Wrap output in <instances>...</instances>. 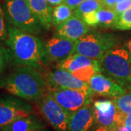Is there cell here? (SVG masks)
Masks as SVG:
<instances>
[{
	"label": "cell",
	"mask_w": 131,
	"mask_h": 131,
	"mask_svg": "<svg viewBox=\"0 0 131 131\" xmlns=\"http://www.w3.org/2000/svg\"><path fill=\"white\" fill-rule=\"evenodd\" d=\"M130 8H131V0H122L120 2L117 3L114 9L119 16Z\"/></svg>",
	"instance_id": "cell-26"
},
{
	"label": "cell",
	"mask_w": 131,
	"mask_h": 131,
	"mask_svg": "<svg viewBox=\"0 0 131 131\" xmlns=\"http://www.w3.org/2000/svg\"><path fill=\"white\" fill-rule=\"evenodd\" d=\"M6 44L13 56V63L31 66L42 71L48 63L45 43L36 35L19 29L7 22Z\"/></svg>",
	"instance_id": "cell-1"
},
{
	"label": "cell",
	"mask_w": 131,
	"mask_h": 131,
	"mask_svg": "<svg viewBox=\"0 0 131 131\" xmlns=\"http://www.w3.org/2000/svg\"><path fill=\"white\" fill-rule=\"evenodd\" d=\"M50 93L69 117L93 101V95L80 90L56 88L50 90Z\"/></svg>",
	"instance_id": "cell-6"
},
{
	"label": "cell",
	"mask_w": 131,
	"mask_h": 131,
	"mask_svg": "<svg viewBox=\"0 0 131 131\" xmlns=\"http://www.w3.org/2000/svg\"><path fill=\"white\" fill-rule=\"evenodd\" d=\"M93 105L96 124L106 127L111 131H116L122 125L125 115L117 109L113 100H98Z\"/></svg>",
	"instance_id": "cell-8"
},
{
	"label": "cell",
	"mask_w": 131,
	"mask_h": 131,
	"mask_svg": "<svg viewBox=\"0 0 131 131\" xmlns=\"http://www.w3.org/2000/svg\"><path fill=\"white\" fill-rule=\"evenodd\" d=\"M113 28L117 30H131V8L127 9L118 16Z\"/></svg>",
	"instance_id": "cell-23"
},
{
	"label": "cell",
	"mask_w": 131,
	"mask_h": 131,
	"mask_svg": "<svg viewBox=\"0 0 131 131\" xmlns=\"http://www.w3.org/2000/svg\"><path fill=\"white\" fill-rule=\"evenodd\" d=\"M32 12L41 22L43 28L49 30L52 24V13L53 9L47 0H27Z\"/></svg>",
	"instance_id": "cell-18"
},
{
	"label": "cell",
	"mask_w": 131,
	"mask_h": 131,
	"mask_svg": "<svg viewBox=\"0 0 131 131\" xmlns=\"http://www.w3.org/2000/svg\"><path fill=\"white\" fill-rule=\"evenodd\" d=\"M121 1H122V0H116V2H117V3H119V2H120Z\"/></svg>",
	"instance_id": "cell-33"
},
{
	"label": "cell",
	"mask_w": 131,
	"mask_h": 131,
	"mask_svg": "<svg viewBox=\"0 0 131 131\" xmlns=\"http://www.w3.org/2000/svg\"><path fill=\"white\" fill-rule=\"evenodd\" d=\"M5 88L18 98L37 102L47 93L48 84L40 71L31 66H19L7 77Z\"/></svg>",
	"instance_id": "cell-2"
},
{
	"label": "cell",
	"mask_w": 131,
	"mask_h": 131,
	"mask_svg": "<svg viewBox=\"0 0 131 131\" xmlns=\"http://www.w3.org/2000/svg\"><path fill=\"white\" fill-rule=\"evenodd\" d=\"M98 62L101 73L125 90H131V60L125 47H115L109 50Z\"/></svg>",
	"instance_id": "cell-3"
},
{
	"label": "cell",
	"mask_w": 131,
	"mask_h": 131,
	"mask_svg": "<svg viewBox=\"0 0 131 131\" xmlns=\"http://www.w3.org/2000/svg\"><path fill=\"white\" fill-rule=\"evenodd\" d=\"M6 80H7V77L0 76V88H5V84H6Z\"/></svg>",
	"instance_id": "cell-31"
},
{
	"label": "cell",
	"mask_w": 131,
	"mask_h": 131,
	"mask_svg": "<svg viewBox=\"0 0 131 131\" xmlns=\"http://www.w3.org/2000/svg\"><path fill=\"white\" fill-rule=\"evenodd\" d=\"M95 124L93 105L90 103L69 117L68 131H89Z\"/></svg>",
	"instance_id": "cell-14"
},
{
	"label": "cell",
	"mask_w": 131,
	"mask_h": 131,
	"mask_svg": "<svg viewBox=\"0 0 131 131\" xmlns=\"http://www.w3.org/2000/svg\"><path fill=\"white\" fill-rule=\"evenodd\" d=\"M75 42L54 37L45 42L48 62L60 63L74 53Z\"/></svg>",
	"instance_id": "cell-12"
},
{
	"label": "cell",
	"mask_w": 131,
	"mask_h": 131,
	"mask_svg": "<svg viewBox=\"0 0 131 131\" xmlns=\"http://www.w3.org/2000/svg\"><path fill=\"white\" fill-rule=\"evenodd\" d=\"M118 43V37L113 34L88 32L75 42L74 53L100 60L107 52L117 47Z\"/></svg>",
	"instance_id": "cell-5"
},
{
	"label": "cell",
	"mask_w": 131,
	"mask_h": 131,
	"mask_svg": "<svg viewBox=\"0 0 131 131\" xmlns=\"http://www.w3.org/2000/svg\"><path fill=\"white\" fill-rule=\"evenodd\" d=\"M7 38V27L5 23V15L2 7L0 5V44L6 42Z\"/></svg>",
	"instance_id": "cell-25"
},
{
	"label": "cell",
	"mask_w": 131,
	"mask_h": 131,
	"mask_svg": "<svg viewBox=\"0 0 131 131\" xmlns=\"http://www.w3.org/2000/svg\"><path fill=\"white\" fill-rule=\"evenodd\" d=\"M87 66H95L99 68L98 60L93 59L80 54L74 53L66 60L58 63L57 68L73 73L75 71Z\"/></svg>",
	"instance_id": "cell-17"
},
{
	"label": "cell",
	"mask_w": 131,
	"mask_h": 131,
	"mask_svg": "<svg viewBox=\"0 0 131 131\" xmlns=\"http://www.w3.org/2000/svg\"><path fill=\"white\" fill-rule=\"evenodd\" d=\"M125 49H126V50L128 52V53H129V56L130 57V60H131V39L129 41V42L127 43L126 45H125Z\"/></svg>",
	"instance_id": "cell-32"
},
{
	"label": "cell",
	"mask_w": 131,
	"mask_h": 131,
	"mask_svg": "<svg viewBox=\"0 0 131 131\" xmlns=\"http://www.w3.org/2000/svg\"><path fill=\"white\" fill-rule=\"evenodd\" d=\"M33 112L30 103L18 97L0 98V130L15 120L26 117Z\"/></svg>",
	"instance_id": "cell-9"
},
{
	"label": "cell",
	"mask_w": 131,
	"mask_h": 131,
	"mask_svg": "<svg viewBox=\"0 0 131 131\" xmlns=\"http://www.w3.org/2000/svg\"><path fill=\"white\" fill-rule=\"evenodd\" d=\"M103 7L100 0H84L77 9L74 10V15L82 20V18L85 15L89 14Z\"/></svg>",
	"instance_id": "cell-19"
},
{
	"label": "cell",
	"mask_w": 131,
	"mask_h": 131,
	"mask_svg": "<svg viewBox=\"0 0 131 131\" xmlns=\"http://www.w3.org/2000/svg\"><path fill=\"white\" fill-rule=\"evenodd\" d=\"M89 26L76 16L66 20L56 28L55 37L76 42L89 32Z\"/></svg>",
	"instance_id": "cell-13"
},
{
	"label": "cell",
	"mask_w": 131,
	"mask_h": 131,
	"mask_svg": "<svg viewBox=\"0 0 131 131\" xmlns=\"http://www.w3.org/2000/svg\"><path fill=\"white\" fill-rule=\"evenodd\" d=\"M47 1L50 6H58L64 2V0H47Z\"/></svg>",
	"instance_id": "cell-30"
},
{
	"label": "cell",
	"mask_w": 131,
	"mask_h": 131,
	"mask_svg": "<svg viewBox=\"0 0 131 131\" xmlns=\"http://www.w3.org/2000/svg\"><path fill=\"white\" fill-rule=\"evenodd\" d=\"M45 80L47 84L51 86V89L63 88L80 90L89 95H93L88 83L78 79L74 75L67 71L57 69L56 71L50 72Z\"/></svg>",
	"instance_id": "cell-10"
},
{
	"label": "cell",
	"mask_w": 131,
	"mask_h": 131,
	"mask_svg": "<svg viewBox=\"0 0 131 131\" xmlns=\"http://www.w3.org/2000/svg\"><path fill=\"white\" fill-rule=\"evenodd\" d=\"M84 0H64V4L67 5L71 10H74Z\"/></svg>",
	"instance_id": "cell-27"
},
{
	"label": "cell",
	"mask_w": 131,
	"mask_h": 131,
	"mask_svg": "<svg viewBox=\"0 0 131 131\" xmlns=\"http://www.w3.org/2000/svg\"><path fill=\"white\" fill-rule=\"evenodd\" d=\"M89 131H111L109 129H108L106 127L100 125L98 124H95L93 126L91 127V129Z\"/></svg>",
	"instance_id": "cell-29"
},
{
	"label": "cell",
	"mask_w": 131,
	"mask_h": 131,
	"mask_svg": "<svg viewBox=\"0 0 131 131\" xmlns=\"http://www.w3.org/2000/svg\"><path fill=\"white\" fill-rule=\"evenodd\" d=\"M45 125L34 114H30L9 123L3 127L2 131H42Z\"/></svg>",
	"instance_id": "cell-16"
},
{
	"label": "cell",
	"mask_w": 131,
	"mask_h": 131,
	"mask_svg": "<svg viewBox=\"0 0 131 131\" xmlns=\"http://www.w3.org/2000/svg\"><path fill=\"white\" fill-rule=\"evenodd\" d=\"M42 115L56 131H68L69 115L57 103L50 93L37 101Z\"/></svg>",
	"instance_id": "cell-7"
},
{
	"label": "cell",
	"mask_w": 131,
	"mask_h": 131,
	"mask_svg": "<svg viewBox=\"0 0 131 131\" xmlns=\"http://www.w3.org/2000/svg\"><path fill=\"white\" fill-rule=\"evenodd\" d=\"M100 2L102 4L103 7L109 9H114L117 5L116 0H100Z\"/></svg>",
	"instance_id": "cell-28"
},
{
	"label": "cell",
	"mask_w": 131,
	"mask_h": 131,
	"mask_svg": "<svg viewBox=\"0 0 131 131\" xmlns=\"http://www.w3.org/2000/svg\"><path fill=\"white\" fill-rule=\"evenodd\" d=\"M0 46H1V45H0Z\"/></svg>",
	"instance_id": "cell-34"
},
{
	"label": "cell",
	"mask_w": 131,
	"mask_h": 131,
	"mask_svg": "<svg viewBox=\"0 0 131 131\" xmlns=\"http://www.w3.org/2000/svg\"><path fill=\"white\" fill-rule=\"evenodd\" d=\"M117 109L123 114L127 115L131 114V90L129 93H125L122 95L113 99Z\"/></svg>",
	"instance_id": "cell-21"
},
{
	"label": "cell",
	"mask_w": 131,
	"mask_h": 131,
	"mask_svg": "<svg viewBox=\"0 0 131 131\" xmlns=\"http://www.w3.org/2000/svg\"><path fill=\"white\" fill-rule=\"evenodd\" d=\"M88 84L93 95L100 96L115 98L126 93L122 86L101 72L94 75Z\"/></svg>",
	"instance_id": "cell-11"
},
{
	"label": "cell",
	"mask_w": 131,
	"mask_h": 131,
	"mask_svg": "<svg viewBox=\"0 0 131 131\" xmlns=\"http://www.w3.org/2000/svg\"><path fill=\"white\" fill-rule=\"evenodd\" d=\"M100 72V69L95 66H87L84 68H81L74 72L72 73V74L74 75L76 77L80 79L84 82L89 83L90 80L95 74Z\"/></svg>",
	"instance_id": "cell-22"
},
{
	"label": "cell",
	"mask_w": 131,
	"mask_h": 131,
	"mask_svg": "<svg viewBox=\"0 0 131 131\" xmlns=\"http://www.w3.org/2000/svg\"><path fill=\"white\" fill-rule=\"evenodd\" d=\"M2 9L7 22L13 26L36 36L42 33L44 28L27 0H5Z\"/></svg>",
	"instance_id": "cell-4"
},
{
	"label": "cell",
	"mask_w": 131,
	"mask_h": 131,
	"mask_svg": "<svg viewBox=\"0 0 131 131\" xmlns=\"http://www.w3.org/2000/svg\"><path fill=\"white\" fill-rule=\"evenodd\" d=\"M73 15L74 13H72V10L66 4H61L58 5L52 10V24L57 26L71 18Z\"/></svg>",
	"instance_id": "cell-20"
},
{
	"label": "cell",
	"mask_w": 131,
	"mask_h": 131,
	"mask_svg": "<svg viewBox=\"0 0 131 131\" xmlns=\"http://www.w3.org/2000/svg\"><path fill=\"white\" fill-rule=\"evenodd\" d=\"M13 63V56L9 47L0 46V74Z\"/></svg>",
	"instance_id": "cell-24"
},
{
	"label": "cell",
	"mask_w": 131,
	"mask_h": 131,
	"mask_svg": "<svg viewBox=\"0 0 131 131\" xmlns=\"http://www.w3.org/2000/svg\"><path fill=\"white\" fill-rule=\"evenodd\" d=\"M117 18L118 15L114 9L103 7L85 15L82 18V20L91 27H113Z\"/></svg>",
	"instance_id": "cell-15"
}]
</instances>
